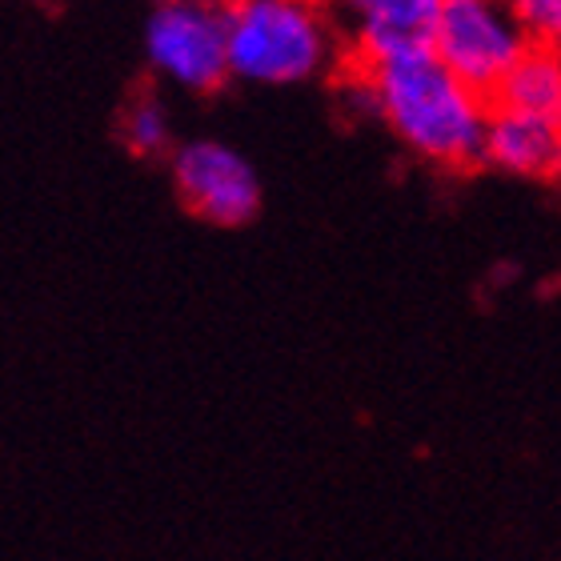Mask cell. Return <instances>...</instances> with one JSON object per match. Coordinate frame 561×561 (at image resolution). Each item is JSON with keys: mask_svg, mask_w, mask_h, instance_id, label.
I'll use <instances>...</instances> for the list:
<instances>
[{"mask_svg": "<svg viewBox=\"0 0 561 561\" xmlns=\"http://www.w3.org/2000/svg\"><path fill=\"white\" fill-rule=\"evenodd\" d=\"M357 69L374 84L377 117L413 157L437 169L485 164L493 96L461 81L433 48H413Z\"/></svg>", "mask_w": 561, "mask_h": 561, "instance_id": "6da1fadb", "label": "cell"}, {"mask_svg": "<svg viewBox=\"0 0 561 561\" xmlns=\"http://www.w3.org/2000/svg\"><path fill=\"white\" fill-rule=\"evenodd\" d=\"M329 0L229 4V69L249 84H301L341 60Z\"/></svg>", "mask_w": 561, "mask_h": 561, "instance_id": "7a4b0ae2", "label": "cell"}, {"mask_svg": "<svg viewBox=\"0 0 561 561\" xmlns=\"http://www.w3.org/2000/svg\"><path fill=\"white\" fill-rule=\"evenodd\" d=\"M534 45L514 0H442L430 48L481 93H497L517 60Z\"/></svg>", "mask_w": 561, "mask_h": 561, "instance_id": "3957f363", "label": "cell"}, {"mask_svg": "<svg viewBox=\"0 0 561 561\" xmlns=\"http://www.w3.org/2000/svg\"><path fill=\"white\" fill-rule=\"evenodd\" d=\"M152 72L185 93H217L229 69V9L217 0H157L145 21Z\"/></svg>", "mask_w": 561, "mask_h": 561, "instance_id": "277c9868", "label": "cell"}, {"mask_svg": "<svg viewBox=\"0 0 561 561\" xmlns=\"http://www.w3.org/2000/svg\"><path fill=\"white\" fill-rule=\"evenodd\" d=\"M173 185L188 213L209 225H245L261 209V181L253 164L221 140H188L173 152Z\"/></svg>", "mask_w": 561, "mask_h": 561, "instance_id": "5b68a950", "label": "cell"}, {"mask_svg": "<svg viewBox=\"0 0 561 561\" xmlns=\"http://www.w3.org/2000/svg\"><path fill=\"white\" fill-rule=\"evenodd\" d=\"M350 21V65H381L389 57L430 48L442 0H329Z\"/></svg>", "mask_w": 561, "mask_h": 561, "instance_id": "8992f818", "label": "cell"}, {"mask_svg": "<svg viewBox=\"0 0 561 561\" xmlns=\"http://www.w3.org/2000/svg\"><path fill=\"white\" fill-rule=\"evenodd\" d=\"M485 164L514 176L558 181L561 176V125L510 105H493Z\"/></svg>", "mask_w": 561, "mask_h": 561, "instance_id": "52a82bcc", "label": "cell"}, {"mask_svg": "<svg viewBox=\"0 0 561 561\" xmlns=\"http://www.w3.org/2000/svg\"><path fill=\"white\" fill-rule=\"evenodd\" d=\"M493 105L522 108V113L561 125V48L534 41L526 57L510 69L502 89L493 93Z\"/></svg>", "mask_w": 561, "mask_h": 561, "instance_id": "ba28073f", "label": "cell"}, {"mask_svg": "<svg viewBox=\"0 0 561 561\" xmlns=\"http://www.w3.org/2000/svg\"><path fill=\"white\" fill-rule=\"evenodd\" d=\"M121 140L125 149L137 152V157H161L173 145V125H169V113L157 96H133L125 117H121Z\"/></svg>", "mask_w": 561, "mask_h": 561, "instance_id": "9c48e42d", "label": "cell"}, {"mask_svg": "<svg viewBox=\"0 0 561 561\" xmlns=\"http://www.w3.org/2000/svg\"><path fill=\"white\" fill-rule=\"evenodd\" d=\"M514 4L526 16L534 41L561 48V0H514Z\"/></svg>", "mask_w": 561, "mask_h": 561, "instance_id": "30bf717a", "label": "cell"}, {"mask_svg": "<svg viewBox=\"0 0 561 561\" xmlns=\"http://www.w3.org/2000/svg\"><path fill=\"white\" fill-rule=\"evenodd\" d=\"M217 4H225V9H229V4H241V0H217Z\"/></svg>", "mask_w": 561, "mask_h": 561, "instance_id": "8fae6325", "label": "cell"}]
</instances>
